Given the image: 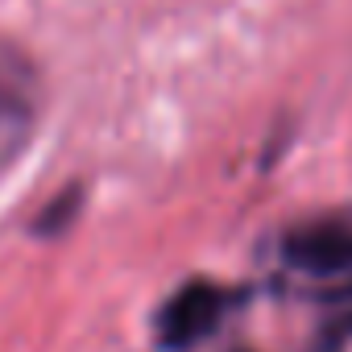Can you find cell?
<instances>
[{
  "instance_id": "1",
  "label": "cell",
  "mask_w": 352,
  "mask_h": 352,
  "mask_svg": "<svg viewBox=\"0 0 352 352\" xmlns=\"http://www.w3.org/2000/svg\"><path fill=\"white\" fill-rule=\"evenodd\" d=\"M46 104V83L38 63L17 46L0 38V174L30 149Z\"/></svg>"
},
{
  "instance_id": "2",
  "label": "cell",
  "mask_w": 352,
  "mask_h": 352,
  "mask_svg": "<svg viewBox=\"0 0 352 352\" xmlns=\"http://www.w3.org/2000/svg\"><path fill=\"white\" fill-rule=\"evenodd\" d=\"M228 302L232 294L216 282H183L179 290H174L157 315H153V340L166 348V352H187L195 344H204L228 315Z\"/></svg>"
},
{
  "instance_id": "3",
  "label": "cell",
  "mask_w": 352,
  "mask_h": 352,
  "mask_svg": "<svg viewBox=\"0 0 352 352\" xmlns=\"http://www.w3.org/2000/svg\"><path fill=\"white\" fill-rule=\"evenodd\" d=\"M282 261L307 278L352 274V224L344 220H311L282 236Z\"/></svg>"
},
{
  "instance_id": "4",
  "label": "cell",
  "mask_w": 352,
  "mask_h": 352,
  "mask_svg": "<svg viewBox=\"0 0 352 352\" xmlns=\"http://www.w3.org/2000/svg\"><path fill=\"white\" fill-rule=\"evenodd\" d=\"M75 208H79V199H75V191H67V195H58L50 208H46V216L38 220V232H58V228H67L71 224V216H75Z\"/></svg>"
}]
</instances>
